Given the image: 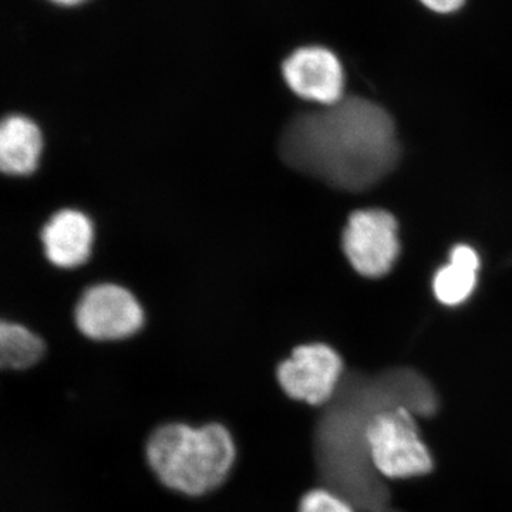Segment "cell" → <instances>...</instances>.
<instances>
[{
  "instance_id": "cell-1",
  "label": "cell",
  "mask_w": 512,
  "mask_h": 512,
  "mask_svg": "<svg viewBox=\"0 0 512 512\" xmlns=\"http://www.w3.org/2000/svg\"><path fill=\"white\" fill-rule=\"evenodd\" d=\"M279 154L298 173L336 190L362 192L396 170L402 146L389 111L365 97L345 96L292 117Z\"/></svg>"
},
{
  "instance_id": "cell-2",
  "label": "cell",
  "mask_w": 512,
  "mask_h": 512,
  "mask_svg": "<svg viewBox=\"0 0 512 512\" xmlns=\"http://www.w3.org/2000/svg\"><path fill=\"white\" fill-rule=\"evenodd\" d=\"M235 456L231 434L217 423L198 429L183 423L165 424L147 444L148 464L161 483L191 497L220 487Z\"/></svg>"
},
{
  "instance_id": "cell-3",
  "label": "cell",
  "mask_w": 512,
  "mask_h": 512,
  "mask_svg": "<svg viewBox=\"0 0 512 512\" xmlns=\"http://www.w3.org/2000/svg\"><path fill=\"white\" fill-rule=\"evenodd\" d=\"M363 437L373 466L384 477H419L433 468L409 407L393 404L376 410L367 419Z\"/></svg>"
},
{
  "instance_id": "cell-4",
  "label": "cell",
  "mask_w": 512,
  "mask_h": 512,
  "mask_svg": "<svg viewBox=\"0 0 512 512\" xmlns=\"http://www.w3.org/2000/svg\"><path fill=\"white\" fill-rule=\"evenodd\" d=\"M342 245L357 274L382 278L392 271L400 255L399 224L394 215L379 208L353 212Z\"/></svg>"
},
{
  "instance_id": "cell-5",
  "label": "cell",
  "mask_w": 512,
  "mask_h": 512,
  "mask_svg": "<svg viewBox=\"0 0 512 512\" xmlns=\"http://www.w3.org/2000/svg\"><path fill=\"white\" fill-rule=\"evenodd\" d=\"M276 375L291 399L322 406L335 397L342 383V357L325 343L302 345L279 365Z\"/></svg>"
},
{
  "instance_id": "cell-6",
  "label": "cell",
  "mask_w": 512,
  "mask_h": 512,
  "mask_svg": "<svg viewBox=\"0 0 512 512\" xmlns=\"http://www.w3.org/2000/svg\"><path fill=\"white\" fill-rule=\"evenodd\" d=\"M77 328L94 340L126 339L140 330L144 313L140 303L119 285L92 286L83 293L74 313Z\"/></svg>"
},
{
  "instance_id": "cell-7",
  "label": "cell",
  "mask_w": 512,
  "mask_h": 512,
  "mask_svg": "<svg viewBox=\"0 0 512 512\" xmlns=\"http://www.w3.org/2000/svg\"><path fill=\"white\" fill-rule=\"evenodd\" d=\"M282 73L289 89L303 100L330 106L345 97V69L328 47L295 50L285 60Z\"/></svg>"
},
{
  "instance_id": "cell-8",
  "label": "cell",
  "mask_w": 512,
  "mask_h": 512,
  "mask_svg": "<svg viewBox=\"0 0 512 512\" xmlns=\"http://www.w3.org/2000/svg\"><path fill=\"white\" fill-rule=\"evenodd\" d=\"M93 222L82 211L56 212L42 229V244L50 264L73 269L86 264L92 255Z\"/></svg>"
},
{
  "instance_id": "cell-9",
  "label": "cell",
  "mask_w": 512,
  "mask_h": 512,
  "mask_svg": "<svg viewBox=\"0 0 512 512\" xmlns=\"http://www.w3.org/2000/svg\"><path fill=\"white\" fill-rule=\"evenodd\" d=\"M45 138L39 124L25 114L0 119V174L28 177L42 161Z\"/></svg>"
},
{
  "instance_id": "cell-10",
  "label": "cell",
  "mask_w": 512,
  "mask_h": 512,
  "mask_svg": "<svg viewBox=\"0 0 512 512\" xmlns=\"http://www.w3.org/2000/svg\"><path fill=\"white\" fill-rule=\"evenodd\" d=\"M480 255L467 244L451 249L448 262L434 274L433 292L441 305H463L473 296L478 284Z\"/></svg>"
},
{
  "instance_id": "cell-11",
  "label": "cell",
  "mask_w": 512,
  "mask_h": 512,
  "mask_svg": "<svg viewBox=\"0 0 512 512\" xmlns=\"http://www.w3.org/2000/svg\"><path fill=\"white\" fill-rule=\"evenodd\" d=\"M45 355V343L20 323L0 319V370H25Z\"/></svg>"
},
{
  "instance_id": "cell-12",
  "label": "cell",
  "mask_w": 512,
  "mask_h": 512,
  "mask_svg": "<svg viewBox=\"0 0 512 512\" xmlns=\"http://www.w3.org/2000/svg\"><path fill=\"white\" fill-rule=\"evenodd\" d=\"M299 512H355L339 495L329 490L309 491L299 504Z\"/></svg>"
},
{
  "instance_id": "cell-13",
  "label": "cell",
  "mask_w": 512,
  "mask_h": 512,
  "mask_svg": "<svg viewBox=\"0 0 512 512\" xmlns=\"http://www.w3.org/2000/svg\"><path fill=\"white\" fill-rule=\"evenodd\" d=\"M424 8L439 15H451L464 8L467 0H419Z\"/></svg>"
},
{
  "instance_id": "cell-14",
  "label": "cell",
  "mask_w": 512,
  "mask_h": 512,
  "mask_svg": "<svg viewBox=\"0 0 512 512\" xmlns=\"http://www.w3.org/2000/svg\"><path fill=\"white\" fill-rule=\"evenodd\" d=\"M49 2L64 6V8H73V6L82 5V3L87 2V0H49Z\"/></svg>"
}]
</instances>
